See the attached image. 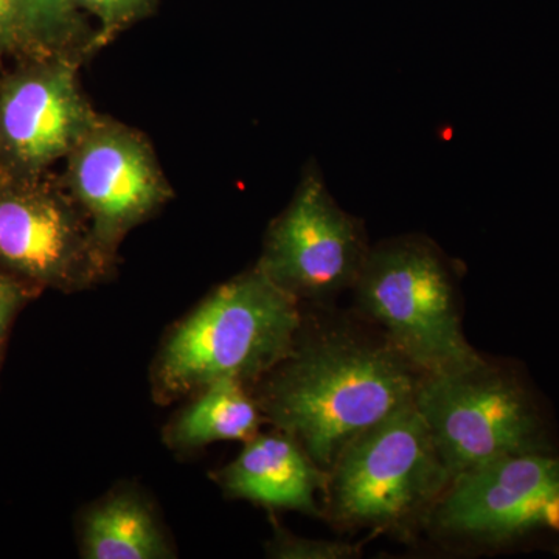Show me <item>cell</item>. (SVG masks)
<instances>
[{
  "mask_svg": "<svg viewBox=\"0 0 559 559\" xmlns=\"http://www.w3.org/2000/svg\"><path fill=\"white\" fill-rule=\"evenodd\" d=\"M310 331L304 325L293 352L261 378L264 418L285 430L330 471L353 437L417 395L421 370L356 312Z\"/></svg>",
  "mask_w": 559,
  "mask_h": 559,
  "instance_id": "1",
  "label": "cell"
},
{
  "mask_svg": "<svg viewBox=\"0 0 559 559\" xmlns=\"http://www.w3.org/2000/svg\"><path fill=\"white\" fill-rule=\"evenodd\" d=\"M300 301L259 266L224 283L176 326L157 358L160 400L201 392L212 382H259L293 352L304 325Z\"/></svg>",
  "mask_w": 559,
  "mask_h": 559,
  "instance_id": "2",
  "label": "cell"
},
{
  "mask_svg": "<svg viewBox=\"0 0 559 559\" xmlns=\"http://www.w3.org/2000/svg\"><path fill=\"white\" fill-rule=\"evenodd\" d=\"M352 293L356 314L423 373H455L485 359L463 331L460 263L425 235L371 246Z\"/></svg>",
  "mask_w": 559,
  "mask_h": 559,
  "instance_id": "3",
  "label": "cell"
},
{
  "mask_svg": "<svg viewBox=\"0 0 559 559\" xmlns=\"http://www.w3.org/2000/svg\"><path fill=\"white\" fill-rule=\"evenodd\" d=\"M451 480L412 401L342 448L329 471L323 518L342 532L369 528L412 540Z\"/></svg>",
  "mask_w": 559,
  "mask_h": 559,
  "instance_id": "4",
  "label": "cell"
},
{
  "mask_svg": "<svg viewBox=\"0 0 559 559\" xmlns=\"http://www.w3.org/2000/svg\"><path fill=\"white\" fill-rule=\"evenodd\" d=\"M414 403L452 479L511 455L558 452L546 406L510 364L485 358L468 370L425 374Z\"/></svg>",
  "mask_w": 559,
  "mask_h": 559,
  "instance_id": "5",
  "label": "cell"
},
{
  "mask_svg": "<svg viewBox=\"0 0 559 559\" xmlns=\"http://www.w3.org/2000/svg\"><path fill=\"white\" fill-rule=\"evenodd\" d=\"M423 532L481 551L558 540L559 452L511 455L459 474Z\"/></svg>",
  "mask_w": 559,
  "mask_h": 559,
  "instance_id": "6",
  "label": "cell"
},
{
  "mask_svg": "<svg viewBox=\"0 0 559 559\" xmlns=\"http://www.w3.org/2000/svg\"><path fill=\"white\" fill-rule=\"evenodd\" d=\"M370 249L362 219L341 209L319 168L308 165L272 221L257 266L300 304L325 307L355 288Z\"/></svg>",
  "mask_w": 559,
  "mask_h": 559,
  "instance_id": "7",
  "label": "cell"
},
{
  "mask_svg": "<svg viewBox=\"0 0 559 559\" xmlns=\"http://www.w3.org/2000/svg\"><path fill=\"white\" fill-rule=\"evenodd\" d=\"M35 175L0 176V264L62 290L90 288L108 277L114 260L95 240L83 210Z\"/></svg>",
  "mask_w": 559,
  "mask_h": 559,
  "instance_id": "8",
  "label": "cell"
},
{
  "mask_svg": "<svg viewBox=\"0 0 559 559\" xmlns=\"http://www.w3.org/2000/svg\"><path fill=\"white\" fill-rule=\"evenodd\" d=\"M66 160L70 197L112 260L128 231L173 198L148 139L110 117L98 114Z\"/></svg>",
  "mask_w": 559,
  "mask_h": 559,
  "instance_id": "9",
  "label": "cell"
},
{
  "mask_svg": "<svg viewBox=\"0 0 559 559\" xmlns=\"http://www.w3.org/2000/svg\"><path fill=\"white\" fill-rule=\"evenodd\" d=\"M97 117L81 91L79 60L51 55L0 90V146L16 170L38 173L66 159Z\"/></svg>",
  "mask_w": 559,
  "mask_h": 559,
  "instance_id": "10",
  "label": "cell"
},
{
  "mask_svg": "<svg viewBox=\"0 0 559 559\" xmlns=\"http://www.w3.org/2000/svg\"><path fill=\"white\" fill-rule=\"evenodd\" d=\"M221 484L234 498L272 510H296L323 516L319 495L325 496L329 471L320 468L285 430L257 433L221 473Z\"/></svg>",
  "mask_w": 559,
  "mask_h": 559,
  "instance_id": "11",
  "label": "cell"
},
{
  "mask_svg": "<svg viewBox=\"0 0 559 559\" xmlns=\"http://www.w3.org/2000/svg\"><path fill=\"white\" fill-rule=\"evenodd\" d=\"M83 554L90 559H159L173 551L148 506L131 492L112 496L84 520Z\"/></svg>",
  "mask_w": 559,
  "mask_h": 559,
  "instance_id": "12",
  "label": "cell"
},
{
  "mask_svg": "<svg viewBox=\"0 0 559 559\" xmlns=\"http://www.w3.org/2000/svg\"><path fill=\"white\" fill-rule=\"evenodd\" d=\"M201 392L200 399L173 423V447L191 450L215 441L246 443L260 432L264 415L246 384L226 378L212 382Z\"/></svg>",
  "mask_w": 559,
  "mask_h": 559,
  "instance_id": "13",
  "label": "cell"
},
{
  "mask_svg": "<svg viewBox=\"0 0 559 559\" xmlns=\"http://www.w3.org/2000/svg\"><path fill=\"white\" fill-rule=\"evenodd\" d=\"M27 47L39 53H91L94 38L75 0H22Z\"/></svg>",
  "mask_w": 559,
  "mask_h": 559,
  "instance_id": "14",
  "label": "cell"
},
{
  "mask_svg": "<svg viewBox=\"0 0 559 559\" xmlns=\"http://www.w3.org/2000/svg\"><path fill=\"white\" fill-rule=\"evenodd\" d=\"M81 11H86L100 22V33L95 36V50L109 43L117 33L142 21L156 9L157 0H75Z\"/></svg>",
  "mask_w": 559,
  "mask_h": 559,
  "instance_id": "15",
  "label": "cell"
},
{
  "mask_svg": "<svg viewBox=\"0 0 559 559\" xmlns=\"http://www.w3.org/2000/svg\"><path fill=\"white\" fill-rule=\"evenodd\" d=\"M266 551L280 559H355L362 557L364 543L299 538L277 528Z\"/></svg>",
  "mask_w": 559,
  "mask_h": 559,
  "instance_id": "16",
  "label": "cell"
},
{
  "mask_svg": "<svg viewBox=\"0 0 559 559\" xmlns=\"http://www.w3.org/2000/svg\"><path fill=\"white\" fill-rule=\"evenodd\" d=\"M27 47L24 3L22 0H0V53Z\"/></svg>",
  "mask_w": 559,
  "mask_h": 559,
  "instance_id": "17",
  "label": "cell"
},
{
  "mask_svg": "<svg viewBox=\"0 0 559 559\" xmlns=\"http://www.w3.org/2000/svg\"><path fill=\"white\" fill-rule=\"evenodd\" d=\"M25 301V289L16 280L0 275V342L10 329L11 320Z\"/></svg>",
  "mask_w": 559,
  "mask_h": 559,
  "instance_id": "18",
  "label": "cell"
}]
</instances>
